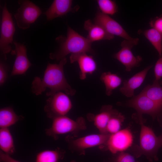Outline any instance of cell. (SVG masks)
I'll return each mask as SVG.
<instances>
[{
  "label": "cell",
  "mask_w": 162,
  "mask_h": 162,
  "mask_svg": "<svg viewBox=\"0 0 162 162\" xmlns=\"http://www.w3.org/2000/svg\"><path fill=\"white\" fill-rule=\"evenodd\" d=\"M67 62L65 57L61 60L59 64L48 63L42 78L36 76L33 80L31 88L32 93L38 95L49 88L50 91L46 93L47 96L62 91L68 95H74L76 90L68 84L64 73V66Z\"/></svg>",
  "instance_id": "6da1fadb"
},
{
  "label": "cell",
  "mask_w": 162,
  "mask_h": 162,
  "mask_svg": "<svg viewBox=\"0 0 162 162\" xmlns=\"http://www.w3.org/2000/svg\"><path fill=\"white\" fill-rule=\"evenodd\" d=\"M56 40L59 46L56 51L50 53L49 58L52 59L60 61L69 54L94 53L92 43L69 26L68 28L66 37L60 36L56 38Z\"/></svg>",
  "instance_id": "7a4b0ae2"
},
{
  "label": "cell",
  "mask_w": 162,
  "mask_h": 162,
  "mask_svg": "<svg viewBox=\"0 0 162 162\" xmlns=\"http://www.w3.org/2000/svg\"><path fill=\"white\" fill-rule=\"evenodd\" d=\"M139 121L141 125L140 144L134 147L133 153L136 158L144 155L150 162L156 160L158 151L162 146V134L157 136L151 128L143 124V120Z\"/></svg>",
  "instance_id": "3957f363"
},
{
  "label": "cell",
  "mask_w": 162,
  "mask_h": 162,
  "mask_svg": "<svg viewBox=\"0 0 162 162\" xmlns=\"http://www.w3.org/2000/svg\"><path fill=\"white\" fill-rule=\"evenodd\" d=\"M51 126L45 129L46 134L54 139L60 135L79 132L86 128L82 117L73 120L66 116L56 117L52 119Z\"/></svg>",
  "instance_id": "277c9868"
},
{
  "label": "cell",
  "mask_w": 162,
  "mask_h": 162,
  "mask_svg": "<svg viewBox=\"0 0 162 162\" xmlns=\"http://www.w3.org/2000/svg\"><path fill=\"white\" fill-rule=\"evenodd\" d=\"M72 107L71 101L68 95L59 92L49 96L46 100L44 110L47 117L52 119L66 116Z\"/></svg>",
  "instance_id": "5b68a950"
},
{
  "label": "cell",
  "mask_w": 162,
  "mask_h": 162,
  "mask_svg": "<svg viewBox=\"0 0 162 162\" xmlns=\"http://www.w3.org/2000/svg\"><path fill=\"white\" fill-rule=\"evenodd\" d=\"M20 7L14 15L17 26L25 30L28 28L42 14L40 8L29 0H19Z\"/></svg>",
  "instance_id": "8992f818"
},
{
  "label": "cell",
  "mask_w": 162,
  "mask_h": 162,
  "mask_svg": "<svg viewBox=\"0 0 162 162\" xmlns=\"http://www.w3.org/2000/svg\"><path fill=\"white\" fill-rule=\"evenodd\" d=\"M11 14L8 10L5 4L2 10L0 38V50L6 58V54L11 52L10 45L13 41L15 31Z\"/></svg>",
  "instance_id": "52a82bcc"
},
{
  "label": "cell",
  "mask_w": 162,
  "mask_h": 162,
  "mask_svg": "<svg viewBox=\"0 0 162 162\" xmlns=\"http://www.w3.org/2000/svg\"><path fill=\"white\" fill-rule=\"evenodd\" d=\"M94 23L103 27L109 34L123 38L135 45L137 44L139 39L130 37L118 22L108 15L98 11L96 14Z\"/></svg>",
  "instance_id": "ba28073f"
},
{
  "label": "cell",
  "mask_w": 162,
  "mask_h": 162,
  "mask_svg": "<svg viewBox=\"0 0 162 162\" xmlns=\"http://www.w3.org/2000/svg\"><path fill=\"white\" fill-rule=\"evenodd\" d=\"M125 105L133 108L136 110L139 120L143 119L142 115L143 114H149L154 117L162 108V106L141 93L127 101Z\"/></svg>",
  "instance_id": "9c48e42d"
},
{
  "label": "cell",
  "mask_w": 162,
  "mask_h": 162,
  "mask_svg": "<svg viewBox=\"0 0 162 162\" xmlns=\"http://www.w3.org/2000/svg\"><path fill=\"white\" fill-rule=\"evenodd\" d=\"M133 140L132 134L128 127L110 134L105 145L108 150L115 154L129 148L132 146Z\"/></svg>",
  "instance_id": "30bf717a"
},
{
  "label": "cell",
  "mask_w": 162,
  "mask_h": 162,
  "mask_svg": "<svg viewBox=\"0 0 162 162\" xmlns=\"http://www.w3.org/2000/svg\"><path fill=\"white\" fill-rule=\"evenodd\" d=\"M110 135L101 133L91 134L67 141L69 142V146L71 148L83 152L88 148L105 145Z\"/></svg>",
  "instance_id": "8fae6325"
},
{
  "label": "cell",
  "mask_w": 162,
  "mask_h": 162,
  "mask_svg": "<svg viewBox=\"0 0 162 162\" xmlns=\"http://www.w3.org/2000/svg\"><path fill=\"white\" fill-rule=\"evenodd\" d=\"M15 49L11 51V54L16 56L11 76L24 74L32 65L27 55V49L23 44L16 41H14Z\"/></svg>",
  "instance_id": "7c38bea8"
},
{
  "label": "cell",
  "mask_w": 162,
  "mask_h": 162,
  "mask_svg": "<svg viewBox=\"0 0 162 162\" xmlns=\"http://www.w3.org/2000/svg\"><path fill=\"white\" fill-rule=\"evenodd\" d=\"M121 45V49L114 57L125 66L126 71H130L134 67L139 66L142 58L140 56H135L133 55L131 49L135 45L133 43L124 40Z\"/></svg>",
  "instance_id": "4fadbf2b"
},
{
  "label": "cell",
  "mask_w": 162,
  "mask_h": 162,
  "mask_svg": "<svg viewBox=\"0 0 162 162\" xmlns=\"http://www.w3.org/2000/svg\"><path fill=\"white\" fill-rule=\"evenodd\" d=\"M70 58L71 63H78L80 70L79 78L81 80H85L88 74H92L97 69V64L93 57L86 53L71 54Z\"/></svg>",
  "instance_id": "5bb4252c"
},
{
  "label": "cell",
  "mask_w": 162,
  "mask_h": 162,
  "mask_svg": "<svg viewBox=\"0 0 162 162\" xmlns=\"http://www.w3.org/2000/svg\"><path fill=\"white\" fill-rule=\"evenodd\" d=\"M152 66V65L149 66L128 80H124L123 86L119 90L120 92L127 97H133L135 90L142 84L148 71Z\"/></svg>",
  "instance_id": "9a60e30c"
},
{
  "label": "cell",
  "mask_w": 162,
  "mask_h": 162,
  "mask_svg": "<svg viewBox=\"0 0 162 162\" xmlns=\"http://www.w3.org/2000/svg\"><path fill=\"white\" fill-rule=\"evenodd\" d=\"M117 111L112 105H105L102 107L98 113L95 115L90 114L88 117L92 120L100 133L108 134L106 132L107 124L112 116Z\"/></svg>",
  "instance_id": "2e32d148"
},
{
  "label": "cell",
  "mask_w": 162,
  "mask_h": 162,
  "mask_svg": "<svg viewBox=\"0 0 162 162\" xmlns=\"http://www.w3.org/2000/svg\"><path fill=\"white\" fill-rule=\"evenodd\" d=\"M71 0H55L51 6L44 13L47 20L50 21L58 17H62L73 11Z\"/></svg>",
  "instance_id": "e0dca14e"
},
{
  "label": "cell",
  "mask_w": 162,
  "mask_h": 162,
  "mask_svg": "<svg viewBox=\"0 0 162 162\" xmlns=\"http://www.w3.org/2000/svg\"><path fill=\"white\" fill-rule=\"evenodd\" d=\"M84 27L88 32L86 38L92 43L102 40H110L114 38V36L108 33L103 27L93 23L90 20L85 22Z\"/></svg>",
  "instance_id": "ac0fdd59"
},
{
  "label": "cell",
  "mask_w": 162,
  "mask_h": 162,
  "mask_svg": "<svg viewBox=\"0 0 162 162\" xmlns=\"http://www.w3.org/2000/svg\"><path fill=\"white\" fill-rule=\"evenodd\" d=\"M24 118L22 116L17 115L11 107L2 108L0 109V128H9Z\"/></svg>",
  "instance_id": "d6986e66"
},
{
  "label": "cell",
  "mask_w": 162,
  "mask_h": 162,
  "mask_svg": "<svg viewBox=\"0 0 162 162\" xmlns=\"http://www.w3.org/2000/svg\"><path fill=\"white\" fill-rule=\"evenodd\" d=\"M0 148L1 151L10 155L15 152L14 139L9 128H0Z\"/></svg>",
  "instance_id": "ffe728a7"
},
{
  "label": "cell",
  "mask_w": 162,
  "mask_h": 162,
  "mask_svg": "<svg viewBox=\"0 0 162 162\" xmlns=\"http://www.w3.org/2000/svg\"><path fill=\"white\" fill-rule=\"evenodd\" d=\"M100 79L104 83L106 88V94L108 96L112 94L113 91L119 86L122 82V80L119 76L110 72L102 73Z\"/></svg>",
  "instance_id": "44dd1931"
},
{
  "label": "cell",
  "mask_w": 162,
  "mask_h": 162,
  "mask_svg": "<svg viewBox=\"0 0 162 162\" xmlns=\"http://www.w3.org/2000/svg\"><path fill=\"white\" fill-rule=\"evenodd\" d=\"M64 154V152L59 148L43 150L37 154L35 162H59Z\"/></svg>",
  "instance_id": "7402d4cb"
},
{
  "label": "cell",
  "mask_w": 162,
  "mask_h": 162,
  "mask_svg": "<svg viewBox=\"0 0 162 162\" xmlns=\"http://www.w3.org/2000/svg\"><path fill=\"white\" fill-rule=\"evenodd\" d=\"M141 93L162 106V87L159 82L154 81L152 84L146 86Z\"/></svg>",
  "instance_id": "603a6c76"
},
{
  "label": "cell",
  "mask_w": 162,
  "mask_h": 162,
  "mask_svg": "<svg viewBox=\"0 0 162 162\" xmlns=\"http://www.w3.org/2000/svg\"><path fill=\"white\" fill-rule=\"evenodd\" d=\"M145 36L151 43L161 56L162 53V34L152 28L142 32Z\"/></svg>",
  "instance_id": "cb8c5ba5"
},
{
  "label": "cell",
  "mask_w": 162,
  "mask_h": 162,
  "mask_svg": "<svg viewBox=\"0 0 162 162\" xmlns=\"http://www.w3.org/2000/svg\"><path fill=\"white\" fill-rule=\"evenodd\" d=\"M124 119V116L118 111L113 114L107 124L106 127L107 133L112 134L120 130Z\"/></svg>",
  "instance_id": "d4e9b609"
},
{
  "label": "cell",
  "mask_w": 162,
  "mask_h": 162,
  "mask_svg": "<svg viewBox=\"0 0 162 162\" xmlns=\"http://www.w3.org/2000/svg\"><path fill=\"white\" fill-rule=\"evenodd\" d=\"M98 7L102 13L107 15H113L118 11V6L116 2L111 0L97 1Z\"/></svg>",
  "instance_id": "484cf974"
},
{
  "label": "cell",
  "mask_w": 162,
  "mask_h": 162,
  "mask_svg": "<svg viewBox=\"0 0 162 162\" xmlns=\"http://www.w3.org/2000/svg\"><path fill=\"white\" fill-rule=\"evenodd\" d=\"M111 159L114 162H140L136 161L132 155L124 152L115 154Z\"/></svg>",
  "instance_id": "4316f807"
},
{
  "label": "cell",
  "mask_w": 162,
  "mask_h": 162,
  "mask_svg": "<svg viewBox=\"0 0 162 162\" xmlns=\"http://www.w3.org/2000/svg\"><path fill=\"white\" fill-rule=\"evenodd\" d=\"M154 81L158 82L162 77V57L157 61L154 68Z\"/></svg>",
  "instance_id": "83f0119b"
},
{
  "label": "cell",
  "mask_w": 162,
  "mask_h": 162,
  "mask_svg": "<svg viewBox=\"0 0 162 162\" xmlns=\"http://www.w3.org/2000/svg\"><path fill=\"white\" fill-rule=\"evenodd\" d=\"M150 25L153 28L162 34V16L156 18L151 21Z\"/></svg>",
  "instance_id": "f1b7e54d"
},
{
  "label": "cell",
  "mask_w": 162,
  "mask_h": 162,
  "mask_svg": "<svg viewBox=\"0 0 162 162\" xmlns=\"http://www.w3.org/2000/svg\"><path fill=\"white\" fill-rule=\"evenodd\" d=\"M7 78L6 68L4 64L2 62L0 63V85H3L5 82Z\"/></svg>",
  "instance_id": "f546056e"
},
{
  "label": "cell",
  "mask_w": 162,
  "mask_h": 162,
  "mask_svg": "<svg viewBox=\"0 0 162 162\" xmlns=\"http://www.w3.org/2000/svg\"><path fill=\"white\" fill-rule=\"evenodd\" d=\"M0 161L1 162H21L13 158L10 155L0 151Z\"/></svg>",
  "instance_id": "4dcf8cb0"
},
{
  "label": "cell",
  "mask_w": 162,
  "mask_h": 162,
  "mask_svg": "<svg viewBox=\"0 0 162 162\" xmlns=\"http://www.w3.org/2000/svg\"><path fill=\"white\" fill-rule=\"evenodd\" d=\"M110 162H114L113 161V160L112 159H110Z\"/></svg>",
  "instance_id": "1f68e13d"
},
{
  "label": "cell",
  "mask_w": 162,
  "mask_h": 162,
  "mask_svg": "<svg viewBox=\"0 0 162 162\" xmlns=\"http://www.w3.org/2000/svg\"><path fill=\"white\" fill-rule=\"evenodd\" d=\"M71 162H77L75 161H71Z\"/></svg>",
  "instance_id": "d6a6232c"
},
{
  "label": "cell",
  "mask_w": 162,
  "mask_h": 162,
  "mask_svg": "<svg viewBox=\"0 0 162 162\" xmlns=\"http://www.w3.org/2000/svg\"><path fill=\"white\" fill-rule=\"evenodd\" d=\"M161 16H162V15Z\"/></svg>",
  "instance_id": "836d02e7"
}]
</instances>
